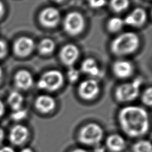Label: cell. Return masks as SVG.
I'll return each mask as SVG.
<instances>
[{
    "instance_id": "ba28073f",
    "label": "cell",
    "mask_w": 152,
    "mask_h": 152,
    "mask_svg": "<svg viewBox=\"0 0 152 152\" xmlns=\"http://www.w3.org/2000/svg\"><path fill=\"white\" fill-rule=\"evenodd\" d=\"M100 92V86L96 79L89 78L81 81L78 87V93L80 97L86 100L94 99Z\"/></svg>"
},
{
    "instance_id": "4dcf8cb0",
    "label": "cell",
    "mask_w": 152,
    "mask_h": 152,
    "mask_svg": "<svg viewBox=\"0 0 152 152\" xmlns=\"http://www.w3.org/2000/svg\"><path fill=\"white\" fill-rule=\"evenodd\" d=\"M5 110V104L4 102L0 100V118L4 115Z\"/></svg>"
},
{
    "instance_id": "f546056e",
    "label": "cell",
    "mask_w": 152,
    "mask_h": 152,
    "mask_svg": "<svg viewBox=\"0 0 152 152\" xmlns=\"http://www.w3.org/2000/svg\"><path fill=\"white\" fill-rule=\"evenodd\" d=\"M5 131L4 129L1 127H0V147L2 146L4 144V140H5Z\"/></svg>"
},
{
    "instance_id": "7402d4cb",
    "label": "cell",
    "mask_w": 152,
    "mask_h": 152,
    "mask_svg": "<svg viewBox=\"0 0 152 152\" xmlns=\"http://www.w3.org/2000/svg\"><path fill=\"white\" fill-rule=\"evenodd\" d=\"M129 5V2L126 0H115L110 2L112 10L116 12H121L126 10Z\"/></svg>"
},
{
    "instance_id": "2e32d148",
    "label": "cell",
    "mask_w": 152,
    "mask_h": 152,
    "mask_svg": "<svg viewBox=\"0 0 152 152\" xmlns=\"http://www.w3.org/2000/svg\"><path fill=\"white\" fill-rule=\"evenodd\" d=\"M34 106L40 113H48L55 108L56 101L51 96L41 94L35 99Z\"/></svg>"
},
{
    "instance_id": "52a82bcc",
    "label": "cell",
    "mask_w": 152,
    "mask_h": 152,
    "mask_svg": "<svg viewBox=\"0 0 152 152\" xmlns=\"http://www.w3.org/2000/svg\"><path fill=\"white\" fill-rule=\"evenodd\" d=\"M30 136L28 128L20 124L13 125L9 130L8 140L13 147H21L27 142Z\"/></svg>"
},
{
    "instance_id": "3957f363",
    "label": "cell",
    "mask_w": 152,
    "mask_h": 152,
    "mask_svg": "<svg viewBox=\"0 0 152 152\" xmlns=\"http://www.w3.org/2000/svg\"><path fill=\"white\" fill-rule=\"evenodd\" d=\"M104 137L103 128L97 123L91 122L84 125L78 134L79 142L87 146L94 147L101 143Z\"/></svg>"
},
{
    "instance_id": "1f68e13d",
    "label": "cell",
    "mask_w": 152,
    "mask_h": 152,
    "mask_svg": "<svg viewBox=\"0 0 152 152\" xmlns=\"http://www.w3.org/2000/svg\"><path fill=\"white\" fill-rule=\"evenodd\" d=\"M5 5L1 1H0V20L4 17L5 14Z\"/></svg>"
},
{
    "instance_id": "7a4b0ae2",
    "label": "cell",
    "mask_w": 152,
    "mask_h": 152,
    "mask_svg": "<svg viewBox=\"0 0 152 152\" xmlns=\"http://www.w3.org/2000/svg\"><path fill=\"white\" fill-rule=\"evenodd\" d=\"M140 43V38L135 33L125 32L113 39L110 43V50L116 56H126L134 53L138 49Z\"/></svg>"
},
{
    "instance_id": "4316f807",
    "label": "cell",
    "mask_w": 152,
    "mask_h": 152,
    "mask_svg": "<svg viewBox=\"0 0 152 152\" xmlns=\"http://www.w3.org/2000/svg\"><path fill=\"white\" fill-rule=\"evenodd\" d=\"M89 5L93 8H100L103 7L106 4L104 1H88Z\"/></svg>"
},
{
    "instance_id": "9a60e30c",
    "label": "cell",
    "mask_w": 152,
    "mask_h": 152,
    "mask_svg": "<svg viewBox=\"0 0 152 152\" xmlns=\"http://www.w3.org/2000/svg\"><path fill=\"white\" fill-rule=\"evenodd\" d=\"M146 20L147 12L144 9L140 7L134 9L124 19L125 24L133 27H140Z\"/></svg>"
},
{
    "instance_id": "9c48e42d",
    "label": "cell",
    "mask_w": 152,
    "mask_h": 152,
    "mask_svg": "<svg viewBox=\"0 0 152 152\" xmlns=\"http://www.w3.org/2000/svg\"><path fill=\"white\" fill-rule=\"evenodd\" d=\"M35 48L34 41L30 37L21 36L17 39L13 44V52L20 58L29 56Z\"/></svg>"
},
{
    "instance_id": "30bf717a",
    "label": "cell",
    "mask_w": 152,
    "mask_h": 152,
    "mask_svg": "<svg viewBox=\"0 0 152 152\" xmlns=\"http://www.w3.org/2000/svg\"><path fill=\"white\" fill-rule=\"evenodd\" d=\"M61 20L59 10L53 7H48L41 11L39 15L40 24L46 28L55 27Z\"/></svg>"
},
{
    "instance_id": "f1b7e54d",
    "label": "cell",
    "mask_w": 152,
    "mask_h": 152,
    "mask_svg": "<svg viewBox=\"0 0 152 152\" xmlns=\"http://www.w3.org/2000/svg\"><path fill=\"white\" fill-rule=\"evenodd\" d=\"M106 148L104 145L101 144V143L93 147V152H106Z\"/></svg>"
},
{
    "instance_id": "4fadbf2b",
    "label": "cell",
    "mask_w": 152,
    "mask_h": 152,
    "mask_svg": "<svg viewBox=\"0 0 152 152\" xmlns=\"http://www.w3.org/2000/svg\"><path fill=\"white\" fill-rule=\"evenodd\" d=\"M14 83L18 89L27 90L33 86V75L30 72L26 69L18 70L14 76Z\"/></svg>"
},
{
    "instance_id": "ac0fdd59",
    "label": "cell",
    "mask_w": 152,
    "mask_h": 152,
    "mask_svg": "<svg viewBox=\"0 0 152 152\" xmlns=\"http://www.w3.org/2000/svg\"><path fill=\"white\" fill-rule=\"evenodd\" d=\"M7 103L12 111L17 110L23 108L24 97L20 92L12 91L7 97Z\"/></svg>"
},
{
    "instance_id": "6da1fadb",
    "label": "cell",
    "mask_w": 152,
    "mask_h": 152,
    "mask_svg": "<svg viewBox=\"0 0 152 152\" xmlns=\"http://www.w3.org/2000/svg\"><path fill=\"white\" fill-rule=\"evenodd\" d=\"M118 118L122 131L130 138H140L148 132V115L141 107L126 106L119 110Z\"/></svg>"
},
{
    "instance_id": "83f0119b",
    "label": "cell",
    "mask_w": 152,
    "mask_h": 152,
    "mask_svg": "<svg viewBox=\"0 0 152 152\" xmlns=\"http://www.w3.org/2000/svg\"><path fill=\"white\" fill-rule=\"evenodd\" d=\"M0 152H17L14 147L9 145H3L0 147Z\"/></svg>"
},
{
    "instance_id": "cb8c5ba5",
    "label": "cell",
    "mask_w": 152,
    "mask_h": 152,
    "mask_svg": "<svg viewBox=\"0 0 152 152\" xmlns=\"http://www.w3.org/2000/svg\"><path fill=\"white\" fill-rule=\"evenodd\" d=\"M141 100L144 104L151 106L152 103V89L150 87L147 88L143 91L141 95Z\"/></svg>"
},
{
    "instance_id": "5b68a950",
    "label": "cell",
    "mask_w": 152,
    "mask_h": 152,
    "mask_svg": "<svg viewBox=\"0 0 152 152\" xmlns=\"http://www.w3.org/2000/svg\"><path fill=\"white\" fill-rule=\"evenodd\" d=\"M64 77L61 72L51 69L45 72L37 81V87L43 90L54 91L59 89L63 85Z\"/></svg>"
},
{
    "instance_id": "8992f818",
    "label": "cell",
    "mask_w": 152,
    "mask_h": 152,
    "mask_svg": "<svg viewBox=\"0 0 152 152\" xmlns=\"http://www.w3.org/2000/svg\"><path fill=\"white\" fill-rule=\"evenodd\" d=\"M84 16L79 12L72 11L68 13L63 21V27L69 35L76 36L80 34L85 27Z\"/></svg>"
},
{
    "instance_id": "836d02e7",
    "label": "cell",
    "mask_w": 152,
    "mask_h": 152,
    "mask_svg": "<svg viewBox=\"0 0 152 152\" xmlns=\"http://www.w3.org/2000/svg\"><path fill=\"white\" fill-rule=\"evenodd\" d=\"M18 152H34V150L30 147H23Z\"/></svg>"
},
{
    "instance_id": "e0dca14e",
    "label": "cell",
    "mask_w": 152,
    "mask_h": 152,
    "mask_svg": "<svg viewBox=\"0 0 152 152\" xmlns=\"http://www.w3.org/2000/svg\"><path fill=\"white\" fill-rule=\"evenodd\" d=\"M81 71L93 79L101 75V70L98 64L91 58H88L83 61L81 64Z\"/></svg>"
},
{
    "instance_id": "ffe728a7",
    "label": "cell",
    "mask_w": 152,
    "mask_h": 152,
    "mask_svg": "<svg viewBox=\"0 0 152 152\" xmlns=\"http://www.w3.org/2000/svg\"><path fill=\"white\" fill-rule=\"evenodd\" d=\"M125 25L124 19L119 17H113L110 18L107 23V27L109 31L116 33L122 30Z\"/></svg>"
},
{
    "instance_id": "44dd1931",
    "label": "cell",
    "mask_w": 152,
    "mask_h": 152,
    "mask_svg": "<svg viewBox=\"0 0 152 152\" xmlns=\"http://www.w3.org/2000/svg\"><path fill=\"white\" fill-rule=\"evenodd\" d=\"M132 152H152L151 144L150 141L141 139L137 141L132 146Z\"/></svg>"
},
{
    "instance_id": "8fae6325",
    "label": "cell",
    "mask_w": 152,
    "mask_h": 152,
    "mask_svg": "<svg viewBox=\"0 0 152 152\" xmlns=\"http://www.w3.org/2000/svg\"><path fill=\"white\" fill-rule=\"evenodd\" d=\"M80 52L78 48L74 44L64 46L59 52V58L65 65L71 67L78 59Z\"/></svg>"
},
{
    "instance_id": "5bb4252c",
    "label": "cell",
    "mask_w": 152,
    "mask_h": 152,
    "mask_svg": "<svg viewBox=\"0 0 152 152\" xmlns=\"http://www.w3.org/2000/svg\"><path fill=\"white\" fill-rule=\"evenodd\" d=\"M104 146L110 152H122L126 147V142L121 135L112 134L106 138Z\"/></svg>"
},
{
    "instance_id": "d4e9b609",
    "label": "cell",
    "mask_w": 152,
    "mask_h": 152,
    "mask_svg": "<svg viewBox=\"0 0 152 152\" xmlns=\"http://www.w3.org/2000/svg\"><path fill=\"white\" fill-rule=\"evenodd\" d=\"M80 72L74 67H70L67 72V78L69 82L75 83L79 79Z\"/></svg>"
},
{
    "instance_id": "e575fe53",
    "label": "cell",
    "mask_w": 152,
    "mask_h": 152,
    "mask_svg": "<svg viewBox=\"0 0 152 152\" xmlns=\"http://www.w3.org/2000/svg\"><path fill=\"white\" fill-rule=\"evenodd\" d=\"M4 78V71L1 66H0V84L2 83Z\"/></svg>"
},
{
    "instance_id": "d6a6232c",
    "label": "cell",
    "mask_w": 152,
    "mask_h": 152,
    "mask_svg": "<svg viewBox=\"0 0 152 152\" xmlns=\"http://www.w3.org/2000/svg\"><path fill=\"white\" fill-rule=\"evenodd\" d=\"M69 152H88L86 148L82 147H77L72 149Z\"/></svg>"
},
{
    "instance_id": "d6986e66",
    "label": "cell",
    "mask_w": 152,
    "mask_h": 152,
    "mask_svg": "<svg viewBox=\"0 0 152 152\" xmlns=\"http://www.w3.org/2000/svg\"><path fill=\"white\" fill-rule=\"evenodd\" d=\"M37 49L40 54L43 55H49L54 51L55 43L50 38H44L39 42Z\"/></svg>"
},
{
    "instance_id": "484cf974",
    "label": "cell",
    "mask_w": 152,
    "mask_h": 152,
    "mask_svg": "<svg viewBox=\"0 0 152 152\" xmlns=\"http://www.w3.org/2000/svg\"><path fill=\"white\" fill-rule=\"evenodd\" d=\"M8 48L7 42L2 39H0V59H4L8 53Z\"/></svg>"
},
{
    "instance_id": "603a6c76",
    "label": "cell",
    "mask_w": 152,
    "mask_h": 152,
    "mask_svg": "<svg viewBox=\"0 0 152 152\" xmlns=\"http://www.w3.org/2000/svg\"><path fill=\"white\" fill-rule=\"evenodd\" d=\"M27 116V111L25 109H20L17 110L12 111L11 118L15 122H20L24 120Z\"/></svg>"
},
{
    "instance_id": "7c38bea8",
    "label": "cell",
    "mask_w": 152,
    "mask_h": 152,
    "mask_svg": "<svg viewBox=\"0 0 152 152\" xmlns=\"http://www.w3.org/2000/svg\"><path fill=\"white\" fill-rule=\"evenodd\" d=\"M115 76L120 79H126L130 77L134 72L132 64L127 60H118L115 61L112 67Z\"/></svg>"
},
{
    "instance_id": "277c9868",
    "label": "cell",
    "mask_w": 152,
    "mask_h": 152,
    "mask_svg": "<svg viewBox=\"0 0 152 152\" xmlns=\"http://www.w3.org/2000/svg\"><path fill=\"white\" fill-rule=\"evenodd\" d=\"M142 84V79L137 78L131 81L119 84L115 91L116 99L121 102H128L134 100L139 96Z\"/></svg>"
}]
</instances>
